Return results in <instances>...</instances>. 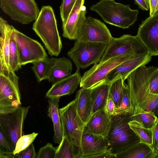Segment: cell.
<instances>
[{
	"mask_svg": "<svg viewBox=\"0 0 158 158\" xmlns=\"http://www.w3.org/2000/svg\"><path fill=\"white\" fill-rule=\"evenodd\" d=\"M153 67L141 66L131 73L127 78L131 115L146 111L158 99V95L151 94L148 88V79Z\"/></svg>",
	"mask_w": 158,
	"mask_h": 158,
	"instance_id": "6da1fadb",
	"label": "cell"
},
{
	"mask_svg": "<svg viewBox=\"0 0 158 158\" xmlns=\"http://www.w3.org/2000/svg\"><path fill=\"white\" fill-rule=\"evenodd\" d=\"M32 29L42 40L48 54L57 56L62 45L54 11L51 6L42 7L33 24Z\"/></svg>",
	"mask_w": 158,
	"mask_h": 158,
	"instance_id": "7a4b0ae2",
	"label": "cell"
},
{
	"mask_svg": "<svg viewBox=\"0 0 158 158\" xmlns=\"http://www.w3.org/2000/svg\"><path fill=\"white\" fill-rule=\"evenodd\" d=\"M131 115L129 113L111 116V126L106 138L109 151L116 156L140 142L128 124Z\"/></svg>",
	"mask_w": 158,
	"mask_h": 158,
	"instance_id": "3957f363",
	"label": "cell"
},
{
	"mask_svg": "<svg viewBox=\"0 0 158 158\" xmlns=\"http://www.w3.org/2000/svg\"><path fill=\"white\" fill-rule=\"evenodd\" d=\"M106 23L123 29L128 28L137 19L139 11L114 0H100L90 8Z\"/></svg>",
	"mask_w": 158,
	"mask_h": 158,
	"instance_id": "277c9868",
	"label": "cell"
},
{
	"mask_svg": "<svg viewBox=\"0 0 158 158\" xmlns=\"http://www.w3.org/2000/svg\"><path fill=\"white\" fill-rule=\"evenodd\" d=\"M63 137H65L81 156V141L85 124L77 111L74 100L59 110Z\"/></svg>",
	"mask_w": 158,
	"mask_h": 158,
	"instance_id": "5b68a950",
	"label": "cell"
},
{
	"mask_svg": "<svg viewBox=\"0 0 158 158\" xmlns=\"http://www.w3.org/2000/svg\"><path fill=\"white\" fill-rule=\"evenodd\" d=\"M18 80L15 72L6 67H0V114L13 112L20 106Z\"/></svg>",
	"mask_w": 158,
	"mask_h": 158,
	"instance_id": "8992f818",
	"label": "cell"
},
{
	"mask_svg": "<svg viewBox=\"0 0 158 158\" xmlns=\"http://www.w3.org/2000/svg\"><path fill=\"white\" fill-rule=\"evenodd\" d=\"M107 44L76 40L67 55L73 62L77 69H84L101 61Z\"/></svg>",
	"mask_w": 158,
	"mask_h": 158,
	"instance_id": "52a82bcc",
	"label": "cell"
},
{
	"mask_svg": "<svg viewBox=\"0 0 158 158\" xmlns=\"http://www.w3.org/2000/svg\"><path fill=\"white\" fill-rule=\"evenodd\" d=\"M148 53V50L137 35L124 34L119 38L112 37L107 44L100 62L118 56Z\"/></svg>",
	"mask_w": 158,
	"mask_h": 158,
	"instance_id": "ba28073f",
	"label": "cell"
},
{
	"mask_svg": "<svg viewBox=\"0 0 158 158\" xmlns=\"http://www.w3.org/2000/svg\"><path fill=\"white\" fill-rule=\"evenodd\" d=\"M30 107L20 106L13 112L0 114V129L13 151L18 140L24 135V122Z\"/></svg>",
	"mask_w": 158,
	"mask_h": 158,
	"instance_id": "9c48e42d",
	"label": "cell"
},
{
	"mask_svg": "<svg viewBox=\"0 0 158 158\" xmlns=\"http://www.w3.org/2000/svg\"><path fill=\"white\" fill-rule=\"evenodd\" d=\"M0 6L12 19L23 24L35 20L40 12L34 0H0Z\"/></svg>",
	"mask_w": 158,
	"mask_h": 158,
	"instance_id": "30bf717a",
	"label": "cell"
},
{
	"mask_svg": "<svg viewBox=\"0 0 158 158\" xmlns=\"http://www.w3.org/2000/svg\"><path fill=\"white\" fill-rule=\"evenodd\" d=\"M10 36L16 44L21 66L48 57L44 49L39 42L14 27Z\"/></svg>",
	"mask_w": 158,
	"mask_h": 158,
	"instance_id": "8fae6325",
	"label": "cell"
},
{
	"mask_svg": "<svg viewBox=\"0 0 158 158\" xmlns=\"http://www.w3.org/2000/svg\"><path fill=\"white\" fill-rule=\"evenodd\" d=\"M134 56L136 55L118 56L94 64L81 77L80 87L86 89L91 88L106 79L108 74L116 67Z\"/></svg>",
	"mask_w": 158,
	"mask_h": 158,
	"instance_id": "7c38bea8",
	"label": "cell"
},
{
	"mask_svg": "<svg viewBox=\"0 0 158 158\" xmlns=\"http://www.w3.org/2000/svg\"><path fill=\"white\" fill-rule=\"evenodd\" d=\"M105 24L91 16L86 17L83 23L77 40L108 44L112 38Z\"/></svg>",
	"mask_w": 158,
	"mask_h": 158,
	"instance_id": "4fadbf2b",
	"label": "cell"
},
{
	"mask_svg": "<svg viewBox=\"0 0 158 158\" xmlns=\"http://www.w3.org/2000/svg\"><path fill=\"white\" fill-rule=\"evenodd\" d=\"M137 35L152 56H158V11L142 21Z\"/></svg>",
	"mask_w": 158,
	"mask_h": 158,
	"instance_id": "5bb4252c",
	"label": "cell"
},
{
	"mask_svg": "<svg viewBox=\"0 0 158 158\" xmlns=\"http://www.w3.org/2000/svg\"><path fill=\"white\" fill-rule=\"evenodd\" d=\"M85 0H77L66 23L62 25L63 36L70 40L78 38L87 12Z\"/></svg>",
	"mask_w": 158,
	"mask_h": 158,
	"instance_id": "9a60e30c",
	"label": "cell"
},
{
	"mask_svg": "<svg viewBox=\"0 0 158 158\" xmlns=\"http://www.w3.org/2000/svg\"><path fill=\"white\" fill-rule=\"evenodd\" d=\"M81 158H92L97 155L109 150V144L106 137L89 132L85 128L81 141Z\"/></svg>",
	"mask_w": 158,
	"mask_h": 158,
	"instance_id": "2e32d148",
	"label": "cell"
},
{
	"mask_svg": "<svg viewBox=\"0 0 158 158\" xmlns=\"http://www.w3.org/2000/svg\"><path fill=\"white\" fill-rule=\"evenodd\" d=\"M152 57L149 53L133 56L112 70L108 74L106 79L112 82L121 77L125 81L133 71L141 66L148 64L151 61Z\"/></svg>",
	"mask_w": 158,
	"mask_h": 158,
	"instance_id": "e0dca14e",
	"label": "cell"
},
{
	"mask_svg": "<svg viewBox=\"0 0 158 158\" xmlns=\"http://www.w3.org/2000/svg\"><path fill=\"white\" fill-rule=\"evenodd\" d=\"M81 77L79 70L53 84L45 94L48 98L60 97L73 94L80 84Z\"/></svg>",
	"mask_w": 158,
	"mask_h": 158,
	"instance_id": "ac0fdd59",
	"label": "cell"
},
{
	"mask_svg": "<svg viewBox=\"0 0 158 158\" xmlns=\"http://www.w3.org/2000/svg\"><path fill=\"white\" fill-rule=\"evenodd\" d=\"M49 68L47 79L52 84L71 75L73 69L71 60L64 56L49 58Z\"/></svg>",
	"mask_w": 158,
	"mask_h": 158,
	"instance_id": "d6986e66",
	"label": "cell"
},
{
	"mask_svg": "<svg viewBox=\"0 0 158 158\" xmlns=\"http://www.w3.org/2000/svg\"><path fill=\"white\" fill-rule=\"evenodd\" d=\"M111 124V116L104 109L92 114L84 128L90 132L106 137Z\"/></svg>",
	"mask_w": 158,
	"mask_h": 158,
	"instance_id": "ffe728a7",
	"label": "cell"
},
{
	"mask_svg": "<svg viewBox=\"0 0 158 158\" xmlns=\"http://www.w3.org/2000/svg\"><path fill=\"white\" fill-rule=\"evenodd\" d=\"M112 82L106 79L91 88L92 114L104 109L109 96L110 86Z\"/></svg>",
	"mask_w": 158,
	"mask_h": 158,
	"instance_id": "44dd1931",
	"label": "cell"
},
{
	"mask_svg": "<svg viewBox=\"0 0 158 158\" xmlns=\"http://www.w3.org/2000/svg\"><path fill=\"white\" fill-rule=\"evenodd\" d=\"M14 27L1 17L0 18V67L10 68L9 56L10 36Z\"/></svg>",
	"mask_w": 158,
	"mask_h": 158,
	"instance_id": "7402d4cb",
	"label": "cell"
},
{
	"mask_svg": "<svg viewBox=\"0 0 158 158\" xmlns=\"http://www.w3.org/2000/svg\"><path fill=\"white\" fill-rule=\"evenodd\" d=\"M91 89L81 88L77 92L74 99L77 111L85 124L92 115Z\"/></svg>",
	"mask_w": 158,
	"mask_h": 158,
	"instance_id": "603a6c76",
	"label": "cell"
},
{
	"mask_svg": "<svg viewBox=\"0 0 158 158\" xmlns=\"http://www.w3.org/2000/svg\"><path fill=\"white\" fill-rule=\"evenodd\" d=\"M60 97L49 98L48 100V116L51 119L54 131V142L59 144L62 138V133L61 120L60 116L59 106Z\"/></svg>",
	"mask_w": 158,
	"mask_h": 158,
	"instance_id": "cb8c5ba5",
	"label": "cell"
},
{
	"mask_svg": "<svg viewBox=\"0 0 158 158\" xmlns=\"http://www.w3.org/2000/svg\"><path fill=\"white\" fill-rule=\"evenodd\" d=\"M152 147L140 142L126 151L116 155V158H156Z\"/></svg>",
	"mask_w": 158,
	"mask_h": 158,
	"instance_id": "d4e9b609",
	"label": "cell"
},
{
	"mask_svg": "<svg viewBox=\"0 0 158 158\" xmlns=\"http://www.w3.org/2000/svg\"><path fill=\"white\" fill-rule=\"evenodd\" d=\"M128 123L130 128L139 137L140 142L146 143L152 148V129L145 128L135 120H131Z\"/></svg>",
	"mask_w": 158,
	"mask_h": 158,
	"instance_id": "484cf974",
	"label": "cell"
},
{
	"mask_svg": "<svg viewBox=\"0 0 158 158\" xmlns=\"http://www.w3.org/2000/svg\"><path fill=\"white\" fill-rule=\"evenodd\" d=\"M55 158H80V157L73 145L64 137L59 145L56 147Z\"/></svg>",
	"mask_w": 158,
	"mask_h": 158,
	"instance_id": "4316f807",
	"label": "cell"
},
{
	"mask_svg": "<svg viewBox=\"0 0 158 158\" xmlns=\"http://www.w3.org/2000/svg\"><path fill=\"white\" fill-rule=\"evenodd\" d=\"M130 118L138 122L145 128L152 129L157 121V118L152 111L143 110L140 113L131 115Z\"/></svg>",
	"mask_w": 158,
	"mask_h": 158,
	"instance_id": "83f0119b",
	"label": "cell"
},
{
	"mask_svg": "<svg viewBox=\"0 0 158 158\" xmlns=\"http://www.w3.org/2000/svg\"><path fill=\"white\" fill-rule=\"evenodd\" d=\"M32 69L36 77L38 82L47 79L49 68V58L47 57L32 63Z\"/></svg>",
	"mask_w": 158,
	"mask_h": 158,
	"instance_id": "f1b7e54d",
	"label": "cell"
},
{
	"mask_svg": "<svg viewBox=\"0 0 158 158\" xmlns=\"http://www.w3.org/2000/svg\"><path fill=\"white\" fill-rule=\"evenodd\" d=\"M124 82L123 79L120 77L113 81L110 86L109 94L116 108L119 106L123 97Z\"/></svg>",
	"mask_w": 158,
	"mask_h": 158,
	"instance_id": "f546056e",
	"label": "cell"
},
{
	"mask_svg": "<svg viewBox=\"0 0 158 158\" xmlns=\"http://www.w3.org/2000/svg\"><path fill=\"white\" fill-rule=\"evenodd\" d=\"M9 67L10 69L15 72L21 68L19 53L15 42L10 36L9 56Z\"/></svg>",
	"mask_w": 158,
	"mask_h": 158,
	"instance_id": "4dcf8cb0",
	"label": "cell"
},
{
	"mask_svg": "<svg viewBox=\"0 0 158 158\" xmlns=\"http://www.w3.org/2000/svg\"><path fill=\"white\" fill-rule=\"evenodd\" d=\"M131 112V104L127 84L124 83L123 97L119 106L116 108L115 115L126 114Z\"/></svg>",
	"mask_w": 158,
	"mask_h": 158,
	"instance_id": "1f68e13d",
	"label": "cell"
},
{
	"mask_svg": "<svg viewBox=\"0 0 158 158\" xmlns=\"http://www.w3.org/2000/svg\"><path fill=\"white\" fill-rule=\"evenodd\" d=\"M38 135L35 132L30 134L24 135L18 140L15 148L13 151L14 155L19 154L21 151L26 149L34 141Z\"/></svg>",
	"mask_w": 158,
	"mask_h": 158,
	"instance_id": "d6a6232c",
	"label": "cell"
},
{
	"mask_svg": "<svg viewBox=\"0 0 158 158\" xmlns=\"http://www.w3.org/2000/svg\"><path fill=\"white\" fill-rule=\"evenodd\" d=\"M77 0H62L60 6V14L62 25L66 23Z\"/></svg>",
	"mask_w": 158,
	"mask_h": 158,
	"instance_id": "836d02e7",
	"label": "cell"
},
{
	"mask_svg": "<svg viewBox=\"0 0 158 158\" xmlns=\"http://www.w3.org/2000/svg\"><path fill=\"white\" fill-rule=\"evenodd\" d=\"M148 86L150 92L158 95V68L154 67L148 79Z\"/></svg>",
	"mask_w": 158,
	"mask_h": 158,
	"instance_id": "e575fe53",
	"label": "cell"
},
{
	"mask_svg": "<svg viewBox=\"0 0 158 158\" xmlns=\"http://www.w3.org/2000/svg\"><path fill=\"white\" fill-rule=\"evenodd\" d=\"M56 148L50 143L40 148L37 154L36 158H55Z\"/></svg>",
	"mask_w": 158,
	"mask_h": 158,
	"instance_id": "d590c367",
	"label": "cell"
},
{
	"mask_svg": "<svg viewBox=\"0 0 158 158\" xmlns=\"http://www.w3.org/2000/svg\"><path fill=\"white\" fill-rule=\"evenodd\" d=\"M36 155L34 144L32 143L26 149L19 153L17 158H35Z\"/></svg>",
	"mask_w": 158,
	"mask_h": 158,
	"instance_id": "8d00e7d4",
	"label": "cell"
},
{
	"mask_svg": "<svg viewBox=\"0 0 158 158\" xmlns=\"http://www.w3.org/2000/svg\"><path fill=\"white\" fill-rule=\"evenodd\" d=\"M152 148L158 158V118L157 121L152 129Z\"/></svg>",
	"mask_w": 158,
	"mask_h": 158,
	"instance_id": "74e56055",
	"label": "cell"
},
{
	"mask_svg": "<svg viewBox=\"0 0 158 158\" xmlns=\"http://www.w3.org/2000/svg\"><path fill=\"white\" fill-rule=\"evenodd\" d=\"M0 151L5 152H13L3 132L0 129Z\"/></svg>",
	"mask_w": 158,
	"mask_h": 158,
	"instance_id": "f35d334b",
	"label": "cell"
},
{
	"mask_svg": "<svg viewBox=\"0 0 158 158\" xmlns=\"http://www.w3.org/2000/svg\"><path fill=\"white\" fill-rule=\"evenodd\" d=\"M116 108L114 102L109 94L104 108V110L110 116H112L114 115Z\"/></svg>",
	"mask_w": 158,
	"mask_h": 158,
	"instance_id": "ab89813d",
	"label": "cell"
},
{
	"mask_svg": "<svg viewBox=\"0 0 158 158\" xmlns=\"http://www.w3.org/2000/svg\"><path fill=\"white\" fill-rule=\"evenodd\" d=\"M150 16H152L158 11V0H149Z\"/></svg>",
	"mask_w": 158,
	"mask_h": 158,
	"instance_id": "60d3db41",
	"label": "cell"
},
{
	"mask_svg": "<svg viewBox=\"0 0 158 158\" xmlns=\"http://www.w3.org/2000/svg\"><path fill=\"white\" fill-rule=\"evenodd\" d=\"M135 3L139 8L144 10H148L149 9V0H134Z\"/></svg>",
	"mask_w": 158,
	"mask_h": 158,
	"instance_id": "b9f144b4",
	"label": "cell"
},
{
	"mask_svg": "<svg viewBox=\"0 0 158 158\" xmlns=\"http://www.w3.org/2000/svg\"><path fill=\"white\" fill-rule=\"evenodd\" d=\"M116 158L115 155L112 154L109 150L104 152L93 156L92 158Z\"/></svg>",
	"mask_w": 158,
	"mask_h": 158,
	"instance_id": "7bdbcfd3",
	"label": "cell"
},
{
	"mask_svg": "<svg viewBox=\"0 0 158 158\" xmlns=\"http://www.w3.org/2000/svg\"><path fill=\"white\" fill-rule=\"evenodd\" d=\"M18 154L14 155L13 152H5L0 151V158H17Z\"/></svg>",
	"mask_w": 158,
	"mask_h": 158,
	"instance_id": "ee69618b",
	"label": "cell"
}]
</instances>
